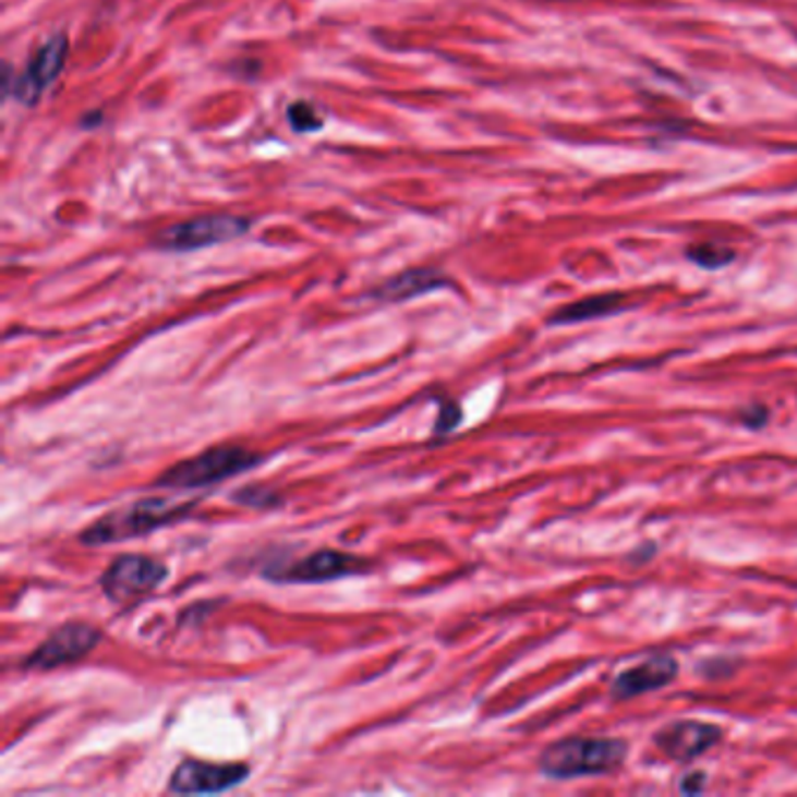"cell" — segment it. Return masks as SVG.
Listing matches in <instances>:
<instances>
[{
    "instance_id": "obj_1",
    "label": "cell",
    "mask_w": 797,
    "mask_h": 797,
    "mask_svg": "<svg viewBox=\"0 0 797 797\" xmlns=\"http://www.w3.org/2000/svg\"><path fill=\"white\" fill-rule=\"evenodd\" d=\"M629 741L617 737H566L543 748L539 770L547 778L571 781L582 776H604L623 768Z\"/></svg>"
},
{
    "instance_id": "obj_2",
    "label": "cell",
    "mask_w": 797,
    "mask_h": 797,
    "mask_svg": "<svg viewBox=\"0 0 797 797\" xmlns=\"http://www.w3.org/2000/svg\"><path fill=\"white\" fill-rule=\"evenodd\" d=\"M194 503H169L165 498H141L129 503L118 510L104 515L99 522H94L80 533V541L85 545H110L122 543L129 539H141V535L169 527L178 519H185Z\"/></svg>"
},
{
    "instance_id": "obj_3",
    "label": "cell",
    "mask_w": 797,
    "mask_h": 797,
    "mask_svg": "<svg viewBox=\"0 0 797 797\" xmlns=\"http://www.w3.org/2000/svg\"><path fill=\"white\" fill-rule=\"evenodd\" d=\"M263 457L239 445H220L210 447L197 457L178 461L169 470H165L155 482V486H167V490H200V486L218 484L227 478L246 473V470L259 466Z\"/></svg>"
},
{
    "instance_id": "obj_4",
    "label": "cell",
    "mask_w": 797,
    "mask_h": 797,
    "mask_svg": "<svg viewBox=\"0 0 797 797\" xmlns=\"http://www.w3.org/2000/svg\"><path fill=\"white\" fill-rule=\"evenodd\" d=\"M169 568L148 555H120L101 576V590L110 601H129L157 590L167 580Z\"/></svg>"
},
{
    "instance_id": "obj_5",
    "label": "cell",
    "mask_w": 797,
    "mask_h": 797,
    "mask_svg": "<svg viewBox=\"0 0 797 797\" xmlns=\"http://www.w3.org/2000/svg\"><path fill=\"white\" fill-rule=\"evenodd\" d=\"M367 568H370V564L361 557L347 555V552L321 550L300 561L269 566V568H265V576L274 582L316 584V582H330L337 578L363 573V571H367Z\"/></svg>"
},
{
    "instance_id": "obj_6",
    "label": "cell",
    "mask_w": 797,
    "mask_h": 797,
    "mask_svg": "<svg viewBox=\"0 0 797 797\" xmlns=\"http://www.w3.org/2000/svg\"><path fill=\"white\" fill-rule=\"evenodd\" d=\"M101 641V631L87 623H67L55 629L34 653L24 660V669L50 672L83 660Z\"/></svg>"
},
{
    "instance_id": "obj_7",
    "label": "cell",
    "mask_w": 797,
    "mask_h": 797,
    "mask_svg": "<svg viewBox=\"0 0 797 797\" xmlns=\"http://www.w3.org/2000/svg\"><path fill=\"white\" fill-rule=\"evenodd\" d=\"M249 218L241 216H206L169 227L157 239V246L165 251H200L216 243L232 241L249 232Z\"/></svg>"
},
{
    "instance_id": "obj_8",
    "label": "cell",
    "mask_w": 797,
    "mask_h": 797,
    "mask_svg": "<svg viewBox=\"0 0 797 797\" xmlns=\"http://www.w3.org/2000/svg\"><path fill=\"white\" fill-rule=\"evenodd\" d=\"M249 764L243 762H202V760H183L171 774L169 790L181 795H214L225 793L249 776Z\"/></svg>"
},
{
    "instance_id": "obj_9",
    "label": "cell",
    "mask_w": 797,
    "mask_h": 797,
    "mask_svg": "<svg viewBox=\"0 0 797 797\" xmlns=\"http://www.w3.org/2000/svg\"><path fill=\"white\" fill-rule=\"evenodd\" d=\"M723 739V729L704 721H674L653 735L657 751L674 762H692L707 756Z\"/></svg>"
},
{
    "instance_id": "obj_10",
    "label": "cell",
    "mask_w": 797,
    "mask_h": 797,
    "mask_svg": "<svg viewBox=\"0 0 797 797\" xmlns=\"http://www.w3.org/2000/svg\"><path fill=\"white\" fill-rule=\"evenodd\" d=\"M680 664L669 653H657L650 655L643 662H639L631 669H625L617 674L611 683L608 697L613 702H629V699H637L648 692H657L678 678Z\"/></svg>"
},
{
    "instance_id": "obj_11",
    "label": "cell",
    "mask_w": 797,
    "mask_h": 797,
    "mask_svg": "<svg viewBox=\"0 0 797 797\" xmlns=\"http://www.w3.org/2000/svg\"><path fill=\"white\" fill-rule=\"evenodd\" d=\"M67 52L69 43L63 36H57L47 45H43L34 61L28 63L26 71L17 80V87H14L17 99L24 104H36L40 99V94L59 77L63 61H67Z\"/></svg>"
},
{
    "instance_id": "obj_12",
    "label": "cell",
    "mask_w": 797,
    "mask_h": 797,
    "mask_svg": "<svg viewBox=\"0 0 797 797\" xmlns=\"http://www.w3.org/2000/svg\"><path fill=\"white\" fill-rule=\"evenodd\" d=\"M627 304V298L623 292H606V295H592L584 298L580 302L566 304L561 309H557L555 314L550 316V325H573V323H584V321H596L604 316H615L620 314Z\"/></svg>"
},
{
    "instance_id": "obj_13",
    "label": "cell",
    "mask_w": 797,
    "mask_h": 797,
    "mask_svg": "<svg viewBox=\"0 0 797 797\" xmlns=\"http://www.w3.org/2000/svg\"><path fill=\"white\" fill-rule=\"evenodd\" d=\"M447 286V279H443L440 271L433 269H414V271H404L396 279L386 281L374 295L386 302H400L408 298H416L421 292H428L435 288Z\"/></svg>"
},
{
    "instance_id": "obj_14",
    "label": "cell",
    "mask_w": 797,
    "mask_h": 797,
    "mask_svg": "<svg viewBox=\"0 0 797 797\" xmlns=\"http://www.w3.org/2000/svg\"><path fill=\"white\" fill-rule=\"evenodd\" d=\"M737 253L725 246H715V243H702V246H695L688 251V259L702 269H723L727 267Z\"/></svg>"
},
{
    "instance_id": "obj_15",
    "label": "cell",
    "mask_w": 797,
    "mask_h": 797,
    "mask_svg": "<svg viewBox=\"0 0 797 797\" xmlns=\"http://www.w3.org/2000/svg\"><path fill=\"white\" fill-rule=\"evenodd\" d=\"M288 122H290L292 129H295L298 134L316 132V129L323 126V120L318 118V112L304 101H298V104H292L288 108Z\"/></svg>"
},
{
    "instance_id": "obj_16",
    "label": "cell",
    "mask_w": 797,
    "mask_h": 797,
    "mask_svg": "<svg viewBox=\"0 0 797 797\" xmlns=\"http://www.w3.org/2000/svg\"><path fill=\"white\" fill-rule=\"evenodd\" d=\"M739 421H741V426L751 428V431L764 428V424L770 421V410L764 408V404H748L746 410L739 412Z\"/></svg>"
},
{
    "instance_id": "obj_17",
    "label": "cell",
    "mask_w": 797,
    "mask_h": 797,
    "mask_svg": "<svg viewBox=\"0 0 797 797\" xmlns=\"http://www.w3.org/2000/svg\"><path fill=\"white\" fill-rule=\"evenodd\" d=\"M707 788V774L704 772H688L680 776V784H678V790L683 795H699Z\"/></svg>"
}]
</instances>
